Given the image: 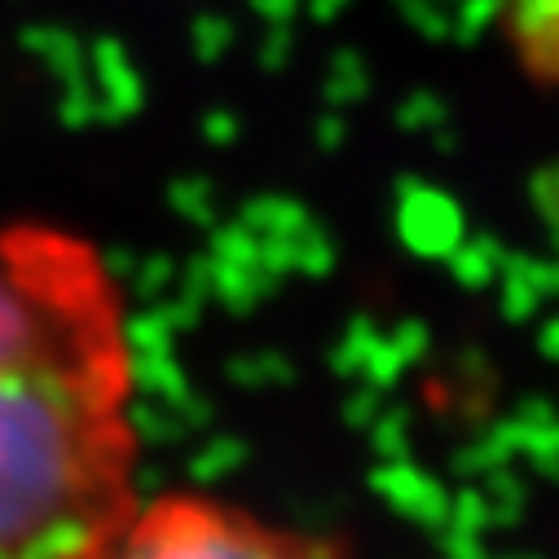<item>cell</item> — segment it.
I'll use <instances>...</instances> for the list:
<instances>
[{
    "label": "cell",
    "instance_id": "30bf717a",
    "mask_svg": "<svg viewBox=\"0 0 559 559\" xmlns=\"http://www.w3.org/2000/svg\"><path fill=\"white\" fill-rule=\"evenodd\" d=\"M229 40H234L229 19H221V14H203V19L194 23V49H199V58H221V53L229 49Z\"/></svg>",
    "mask_w": 559,
    "mask_h": 559
},
{
    "label": "cell",
    "instance_id": "52a82bcc",
    "mask_svg": "<svg viewBox=\"0 0 559 559\" xmlns=\"http://www.w3.org/2000/svg\"><path fill=\"white\" fill-rule=\"evenodd\" d=\"M392 10L405 19V27H414L424 40L445 45V40H450V32H454L450 5H437V0H392Z\"/></svg>",
    "mask_w": 559,
    "mask_h": 559
},
{
    "label": "cell",
    "instance_id": "8fae6325",
    "mask_svg": "<svg viewBox=\"0 0 559 559\" xmlns=\"http://www.w3.org/2000/svg\"><path fill=\"white\" fill-rule=\"evenodd\" d=\"M292 45H296L292 23H283V27H269V36L260 40V67H264V71H283V67L292 62Z\"/></svg>",
    "mask_w": 559,
    "mask_h": 559
},
{
    "label": "cell",
    "instance_id": "8992f818",
    "mask_svg": "<svg viewBox=\"0 0 559 559\" xmlns=\"http://www.w3.org/2000/svg\"><path fill=\"white\" fill-rule=\"evenodd\" d=\"M502 10H507V0H459V5H454V32H450V40H454L459 49L480 45L485 27H493V23L502 19Z\"/></svg>",
    "mask_w": 559,
    "mask_h": 559
},
{
    "label": "cell",
    "instance_id": "277c9868",
    "mask_svg": "<svg viewBox=\"0 0 559 559\" xmlns=\"http://www.w3.org/2000/svg\"><path fill=\"white\" fill-rule=\"evenodd\" d=\"M507 32L524 58V67L559 84V0H507Z\"/></svg>",
    "mask_w": 559,
    "mask_h": 559
},
{
    "label": "cell",
    "instance_id": "6da1fadb",
    "mask_svg": "<svg viewBox=\"0 0 559 559\" xmlns=\"http://www.w3.org/2000/svg\"><path fill=\"white\" fill-rule=\"evenodd\" d=\"M136 335L110 260L0 225V559H75L142 502Z\"/></svg>",
    "mask_w": 559,
    "mask_h": 559
},
{
    "label": "cell",
    "instance_id": "3957f363",
    "mask_svg": "<svg viewBox=\"0 0 559 559\" xmlns=\"http://www.w3.org/2000/svg\"><path fill=\"white\" fill-rule=\"evenodd\" d=\"M401 238L418 251H450L463 234V212L450 194L424 186V181H401Z\"/></svg>",
    "mask_w": 559,
    "mask_h": 559
},
{
    "label": "cell",
    "instance_id": "5bb4252c",
    "mask_svg": "<svg viewBox=\"0 0 559 559\" xmlns=\"http://www.w3.org/2000/svg\"><path fill=\"white\" fill-rule=\"evenodd\" d=\"M348 5H353V0H309V14H313L318 23H335Z\"/></svg>",
    "mask_w": 559,
    "mask_h": 559
},
{
    "label": "cell",
    "instance_id": "4fadbf2b",
    "mask_svg": "<svg viewBox=\"0 0 559 559\" xmlns=\"http://www.w3.org/2000/svg\"><path fill=\"white\" fill-rule=\"evenodd\" d=\"M344 136H348V123H344L340 110H331V115L318 119V146H322V151H340Z\"/></svg>",
    "mask_w": 559,
    "mask_h": 559
},
{
    "label": "cell",
    "instance_id": "9c48e42d",
    "mask_svg": "<svg viewBox=\"0 0 559 559\" xmlns=\"http://www.w3.org/2000/svg\"><path fill=\"white\" fill-rule=\"evenodd\" d=\"M528 194H533V207L550 221V229H559V164L537 168L528 181Z\"/></svg>",
    "mask_w": 559,
    "mask_h": 559
},
{
    "label": "cell",
    "instance_id": "9a60e30c",
    "mask_svg": "<svg viewBox=\"0 0 559 559\" xmlns=\"http://www.w3.org/2000/svg\"><path fill=\"white\" fill-rule=\"evenodd\" d=\"M437 5H459V0H437Z\"/></svg>",
    "mask_w": 559,
    "mask_h": 559
},
{
    "label": "cell",
    "instance_id": "7a4b0ae2",
    "mask_svg": "<svg viewBox=\"0 0 559 559\" xmlns=\"http://www.w3.org/2000/svg\"><path fill=\"white\" fill-rule=\"evenodd\" d=\"M75 559H340L331 546L273 528L203 493L142 498L123 524Z\"/></svg>",
    "mask_w": 559,
    "mask_h": 559
},
{
    "label": "cell",
    "instance_id": "ba28073f",
    "mask_svg": "<svg viewBox=\"0 0 559 559\" xmlns=\"http://www.w3.org/2000/svg\"><path fill=\"white\" fill-rule=\"evenodd\" d=\"M396 123L405 128V132H428V128H445L450 123V106L437 97V93H428V88H414L401 106H396Z\"/></svg>",
    "mask_w": 559,
    "mask_h": 559
},
{
    "label": "cell",
    "instance_id": "7c38bea8",
    "mask_svg": "<svg viewBox=\"0 0 559 559\" xmlns=\"http://www.w3.org/2000/svg\"><path fill=\"white\" fill-rule=\"evenodd\" d=\"M251 14H260L269 27H283L300 14V0H251Z\"/></svg>",
    "mask_w": 559,
    "mask_h": 559
},
{
    "label": "cell",
    "instance_id": "5b68a950",
    "mask_svg": "<svg viewBox=\"0 0 559 559\" xmlns=\"http://www.w3.org/2000/svg\"><path fill=\"white\" fill-rule=\"evenodd\" d=\"M326 102L331 106H353L370 93V67L357 49H335L331 53V71H326Z\"/></svg>",
    "mask_w": 559,
    "mask_h": 559
}]
</instances>
